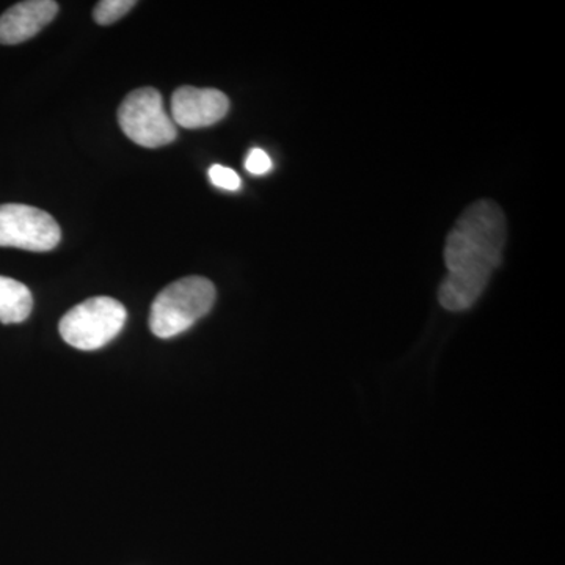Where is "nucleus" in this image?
<instances>
[{
  "mask_svg": "<svg viewBox=\"0 0 565 565\" xmlns=\"http://www.w3.org/2000/svg\"><path fill=\"white\" fill-rule=\"evenodd\" d=\"M505 218L497 203L476 202L465 210L448 234L445 264L448 275L438 300L449 311H465L482 296L503 259Z\"/></svg>",
  "mask_w": 565,
  "mask_h": 565,
  "instance_id": "obj_1",
  "label": "nucleus"
},
{
  "mask_svg": "<svg viewBox=\"0 0 565 565\" xmlns=\"http://www.w3.org/2000/svg\"><path fill=\"white\" fill-rule=\"evenodd\" d=\"M215 288L207 278L185 277L167 286L152 302L151 332L162 340L178 337L210 313Z\"/></svg>",
  "mask_w": 565,
  "mask_h": 565,
  "instance_id": "obj_2",
  "label": "nucleus"
},
{
  "mask_svg": "<svg viewBox=\"0 0 565 565\" xmlns=\"http://www.w3.org/2000/svg\"><path fill=\"white\" fill-rule=\"evenodd\" d=\"M126 308L111 297L99 296L71 308L63 316L61 334L63 341L79 351H96L110 343L125 327Z\"/></svg>",
  "mask_w": 565,
  "mask_h": 565,
  "instance_id": "obj_3",
  "label": "nucleus"
},
{
  "mask_svg": "<svg viewBox=\"0 0 565 565\" xmlns=\"http://www.w3.org/2000/svg\"><path fill=\"white\" fill-rule=\"evenodd\" d=\"M118 122L126 137L145 148L172 143L177 125L163 107L162 95L154 88H139L126 96L118 109Z\"/></svg>",
  "mask_w": 565,
  "mask_h": 565,
  "instance_id": "obj_4",
  "label": "nucleus"
},
{
  "mask_svg": "<svg viewBox=\"0 0 565 565\" xmlns=\"http://www.w3.org/2000/svg\"><path fill=\"white\" fill-rule=\"evenodd\" d=\"M61 239V226L46 211L28 204H0V247L50 252Z\"/></svg>",
  "mask_w": 565,
  "mask_h": 565,
  "instance_id": "obj_5",
  "label": "nucleus"
},
{
  "mask_svg": "<svg viewBox=\"0 0 565 565\" xmlns=\"http://www.w3.org/2000/svg\"><path fill=\"white\" fill-rule=\"evenodd\" d=\"M230 99L215 88L181 87L172 96V120L185 129L207 128L223 120Z\"/></svg>",
  "mask_w": 565,
  "mask_h": 565,
  "instance_id": "obj_6",
  "label": "nucleus"
},
{
  "mask_svg": "<svg viewBox=\"0 0 565 565\" xmlns=\"http://www.w3.org/2000/svg\"><path fill=\"white\" fill-rule=\"evenodd\" d=\"M58 11L54 0H28L17 3L0 17V44H21L46 28Z\"/></svg>",
  "mask_w": 565,
  "mask_h": 565,
  "instance_id": "obj_7",
  "label": "nucleus"
},
{
  "mask_svg": "<svg viewBox=\"0 0 565 565\" xmlns=\"http://www.w3.org/2000/svg\"><path fill=\"white\" fill-rule=\"evenodd\" d=\"M33 297L24 282L0 275V322L21 323L32 313Z\"/></svg>",
  "mask_w": 565,
  "mask_h": 565,
  "instance_id": "obj_8",
  "label": "nucleus"
},
{
  "mask_svg": "<svg viewBox=\"0 0 565 565\" xmlns=\"http://www.w3.org/2000/svg\"><path fill=\"white\" fill-rule=\"evenodd\" d=\"M136 0H103L93 11V18L98 24L110 25L120 21L126 13L136 7Z\"/></svg>",
  "mask_w": 565,
  "mask_h": 565,
  "instance_id": "obj_9",
  "label": "nucleus"
},
{
  "mask_svg": "<svg viewBox=\"0 0 565 565\" xmlns=\"http://www.w3.org/2000/svg\"><path fill=\"white\" fill-rule=\"evenodd\" d=\"M210 180L215 188L223 189V191L236 192L239 191L241 182L239 174L228 167L212 166L210 169Z\"/></svg>",
  "mask_w": 565,
  "mask_h": 565,
  "instance_id": "obj_10",
  "label": "nucleus"
},
{
  "mask_svg": "<svg viewBox=\"0 0 565 565\" xmlns=\"http://www.w3.org/2000/svg\"><path fill=\"white\" fill-rule=\"evenodd\" d=\"M245 169L248 173L262 174L269 173L273 170V161H270L269 154L262 148H253L245 159Z\"/></svg>",
  "mask_w": 565,
  "mask_h": 565,
  "instance_id": "obj_11",
  "label": "nucleus"
}]
</instances>
